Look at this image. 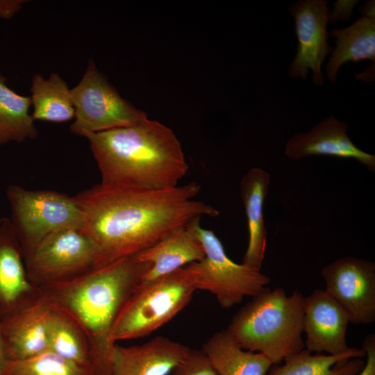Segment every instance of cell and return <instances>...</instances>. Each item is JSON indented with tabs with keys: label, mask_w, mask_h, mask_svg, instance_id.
<instances>
[{
	"label": "cell",
	"mask_w": 375,
	"mask_h": 375,
	"mask_svg": "<svg viewBox=\"0 0 375 375\" xmlns=\"http://www.w3.org/2000/svg\"><path fill=\"white\" fill-rule=\"evenodd\" d=\"M201 190L195 181L165 189L99 183L74 196L85 217L82 231L97 247L94 269L140 253L197 218L218 216L194 199Z\"/></svg>",
	"instance_id": "6da1fadb"
},
{
	"label": "cell",
	"mask_w": 375,
	"mask_h": 375,
	"mask_svg": "<svg viewBox=\"0 0 375 375\" xmlns=\"http://www.w3.org/2000/svg\"><path fill=\"white\" fill-rule=\"evenodd\" d=\"M151 266L135 254L74 279L38 288L40 297L50 306L72 318L84 332L94 375H112L115 345L110 340L112 329Z\"/></svg>",
	"instance_id": "7a4b0ae2"
},
{
	"label": "cell",
	"mask_w": 375,
	"mask_h": 375,
	"mask_svg": "<svg viewBox=\"0 0 375 375\" xmlns=\"http://www.w3.org/2000/svg\"><path fill=\"white\" fill-rule=\"evenodd\" d=\"M83 137L101 174V184L144 189L178 185L189 170L173 131L148 118L131 126Z\"/></svg>",
	"instance_id": "3957f363"
},
{
	"label": "cell",
	"mask_w": 375,
	"mask_h": 375,
	"mask_svg": "<svg viewBox=\"0 0 375 375\" xmlns=\"http://www.w3.org/2000/svg\"><path fill=\"white\" fill-rule=\"evenodd\" d=\"M303 294L265 288L232 317L226 329L244 350L261 353L278 364L305 347Z\"/></svg>",
	"instance_id": "277c9868"
},
{
	"label": "cell",
	"mask_w": 375,
	"mask_h": 375,
	"mask_svg": "<svg viewBox=\"0 0 375 375\" xmlns=\"http://www.w3.org/2000/svg\"><path fill=\"white\" fill-rule=\"evenodd\" d=\"M196 291L185 267L140 283L121 309L110 333L114 344L151 334L184 309Z\"/></svg>",
	"instance_id": "5b68a950"
},
{
	"label": "cell",
	"mask_w": 375,
	"mask_h": 375,
	"mask_svg": "<svg viewBox=\"0 0 375 375\" xmlns=\"http://www.w3.org/2000/svg\"><path fill=\"white\" fill-rule=\"evenodd\" d=\"M12 231L23 257L51 234L64 228L83 230L85 217L74 197L48 190H32L17 185L7 188Z\"/></svg>",
	"instance_id": "8992f818"
},
{
	"label": "cell",
	"mask_w": 375,
	"mask_h": 375,
	"mask_svg": "<svg viewBox=\"0 0 375 375\" xmlns=\"http://www.w3.org/2000/svg\"><path fill=\"white\" fill-rule=\"evenodd\" d=\"M199 222L195 228L205 256L185 266L196 290L210 292L221 307L230 308L244 297H253L267 288L270 281L267 275L260 269L232 260L217 236L212 231L201 228Z\"/></svg>",
	"instance_id": "52a82bcc"
},
{
	"label": "cell",
	"mask_w": 375,
	"mask_h": 375,
	"mask_svg": "<svg viewBox=\"0 0 375 375\" xmlns=\"http://www.w3.org/2000/svg\"><path fill=\"white\" fill-rule=\"evenodd\" d=\"M70 94L75 109L70 131L78 135L131 126L147 119L146 112L119 95L92 60Z\"/></svg>",
	"instance_id": "ba28073f"
},
{
	"label": "cell",
	"mask_w": 375,
	"mask_h": 375,
	"mask_svg": "<svg viewBox=\"0 0 375 375\" xmlns=\"http://www.w3.org/2000/svg\"><path fill=\"white\" fill-rule=\"evenodd\" d=\"M97 247L82 230L64 228L44 239L24 257L36 287L67 281L94 269Z\"/></svg>",
	"instance_id": "9c48e42d"
},
{
	"label": "cell",
	"mask_w": 375,
	"mask_h": 375,
	"mask_svg": "<svg viewBox=\"0 0 375 375\" xmlns=\"http://www.w3.org/2000/svg\"><path fill=\"white\" fill-rule=\"evenodd\" d=\"M330 294L347 312L350 323L375 322V264L353 256L338 258L322 267Z\"/></svg>",
	"instance_id": "30bf717a"
},
{
	"label": "cell",
	"mask_w": 375,
	"mask_h": 375,
	"mask_svg": "<svg viewBox=\"0 0 375 375\" xmlns=\"http://www.w3.org/2000/svg\"><path fill=\"white\" fill-rule=\"evenodd\" d=\"M288 10L294 20L298 40L297 53L288 68L292 78L305 80L310 70L312 80L317 86L324 85L322 65L333 48L329 46L326 31L330 19L326 0H299Z\"/></svg>",
	"instance_id": "8fae6325"
},
{
	"label": "cell",
	"mask_w": 375,
	"mask_h": 375,
	"mask_svg": "<svg viewBox=\"0 0 375 375\" xmlns=\"http://www.w3.org/2000/svg\"><path fill=\"white\" fill-rule=\"evenodd\" d=\"M350 323L346 310L325 290L315 289L303 299V332L306 349L339 355L349 349L346 335Z\"/></svg>",
	"instance_id": "7c38bea8"
},
{
	"label": "cell",
	"mask_w": 375,
	"mask_h": 375,
	"mask_svg": "<svg viewBox=\"0 0 375 375\" xmlns=\"http://www.w3.org/2000/svg\"><path fill=\"white\" fill-rule=\"evenodd\" d=\"M40 297L28 279L21 246L9 218H0V322Z\"/></svg>",
	"instance_id": "4fadbf2b"
},
{
	"label": "cell",
	"mask_w": 375,
	"mask_h": 375,
	"mask_svg": "<svg viewBox=\"0 0 375 375\" xmlns=\"http://www.w3.org/2000/svg\"><path fill=\"white\" fill-rule=\"evenodd\" d=\"M348 125L344 121L330 116L312 129L298 133L286 143L285 155L292 160L312 156H329L353 159L375 172V156L359 149L347 135Z\"/></svg>",
	"instance_id": "5bb4252c"
},
{
	"label": "cell",
	"mask_w": 375,
	"mask_h": 375,
	"mask_svg": "<svg viewBox=\"0 0 375 375\" xmlns=\"http://www.w3.org/2000/svg\"><path fill=\"white\" fill-rule=\"evenodd\" d=\"M190 347L165 336L140 345L115 344L112 375H169L188 353Z\"/></svg>",
	"instance_id": "9a60e30c"
},
{
	"label": "cell",
	"mask_w": 375,
	"mask_h": 375,
	"mask_svg": "<svg viewBox=\"0 0 375 375\" xmlns=\"http://www.w3.org/2000/svg\"><path fill=\"white\" fill-rule=\"evenodd\" d=\"M51 307L41 297L0 322V332L10 360L27 359L49 351Z\"/></svg>",
	"instance_id": "2e32d148"
},
{
	"label": "cell",
	"mask_w": 375,
	"mask_h": 375,
	"mask_svg": "<svg viewBox=\"0 0 375 375\" xmlns=\"http://www.w3.org/2000/svg\"><path fill=\"white\" fill-rule=\"evenodd\" d=\"M200 219L178 228L137 254L140 260L151 264L141 283L152 281L204 258V249L195 228Z\"/></svg>",
	"instance_id": "e0dca14e"
},
{
	"label": "cell",
	"mask_w": 375,
	"mask_h": 375,
	"mask_svg": "<svg viewBox=\"0 0 375 375\" xmlns=\"http://www.w3.org/2000/svg\"><path fill=\"white\" fill-rule=\"evenodd\" d=\"M362 16L348 27L331 30L335 39L326 66V74L332 83L336 81L340 67L347 62L369 60L375 64V3L366 2L359 8Z\"/></svg>",
	"instance_id": "ac0fdd59"
},
{
	"label": "cell",
	"mask_w": 375,
	"mask_h": 375,
	"mask_svg": "<svg viewBox=\"0 0 375 375\" xmlns=\"http://www.w3.org/2000/svg\"><path fill=\"white\" fill-rule=\"evenodd\" d=\"M270 178L267 172L253 167L242 176L240 185L249 234L248 245L242 263L258 269H261L266 252L267 230L263 205Z\"/></svg>",
	"instance_id": "d6986e66"
},
{
	"label": "cell",
	"mask_w": 375,
	"mask_h": 375,
	"mask_svg": "<svg viewBox=\"0 0 375 375\" xmlns=\"http://www.w3.org/2000/svg\"><path fill=\"white\" fill-rule=\"evenodd\" d=\"M365 356L362 348L350 347L334 356L312 354L303 349L284 359L282 365L273 364L266 375H358L365 366Z\"/></svg>",
	"instance_id": "ffe728a7"
},
{
	"label": "cell",
	"mask_w": 375,
	"mask_h": 375,
	"mask_svg": "<svg viewBox=\"0 0 375 375\" xmlns=\"http://www.w3.org/2000/svg\"><path fill=\"white\" fill-rule=\"evenodd\" d=\"M202 350L218 375H266L273 365L265 355L243 349L226 329L214 333Z\"/></svg>",
	"instance_id": "44dd1931"
},
{
	"label": "cell",
	"mask_w": 375,
	"mask_h": 375,
	"mask_svg": "<svg viewBox=\"0 0 375 375\" xmlns=\"http://www.w3.org/2000/svg\"><path fill=\"white\" fill-rule=\"evenodd\" d=\"M31 92L33 108L31 116L34 121L61 123L74 118L70 89L58 74H51L48 79L35 74Z\"/></svg>",
	"instance_id": "7402d4cb"
},
{
	"label": "cell",
	"mask_w": 375,
	"mask_h": 375,
	"mask_svg": "<svg viewBox=\"0 0 375 375\" xmlns=\"http://www.w3.org/2000/svg\"><path fill=\"white\" fill-rule=\"evenodd\" d=\"M31 106L30 97L16 93L0 76V145L37 138L38 130L29 113Z\"/></svg>",
	"instance_id": "603a6c76"
},
{
	"label": "cell",
	"mask_w": 375,
	"mask_h": 375,
	"mask_svg": "<svg viewBox=\"0 0 375 375\" xmlns=\"http://www.w3.org/2000/svg\"><path fill=\"white\" fill-rule=\"evenodd\" d=\"M50 307L49 351L78 365L92 369L89 344L81 328L67 314Z\"/></svg>",
	"instance_id": "cb8c5ba5"
},
{
	"label": "cell",
	"mask_w": 375,
	"mask_h": 375,
	"mask_svg": "<svg viewBox=\"0 0 375 375\" xmlns=\"http://www.w3.org/2000/svg\"><path fill=\"white\" fill-rule=\"evenodd\" d=\"M4 375H94L81 366L50 351L20 360H9Z\"/></svg>",
	"instance_id": "d4e9b609"
},
{
	"label": "cell",
	"mask_w": 375,
	"mask_h": 375,
	"mask_svg": "<svg viewBox=\"0 0 375 375\" xmlns=\"http://www.w3.org/2000/svg\"><path fill=\"white\" fill-rule=\"evenodd\" d=\"M172 375H218L203 350L190 349Z\"/></svg>",
	"instance_id": "484cf974"
},
{
	"label": "cell",
	"mask_w": 375,
	"mask_h": 375,
	"mask_svg": "<svg viewBox=\"0 0 375 375\" xmlns=\"http://www.w3.org/2000/svg\"><path fill=\"white\" fill-rule=\"evenodd\" d=\"M362 349L366 361L362 370L358 375H375V334L370 333L365 339Z\"/></svg>",
	"instance_id": "4316f807"
},
{
	"label": "cell",
	"mask_w": 375,
	"mask_h": 375,
	"mask_svg": "<svg viewBox=\"0 0 375 375\" xmlns=\"http://www.w3.org/2000/svg\"><path fill=\"white\" fill-rule=\"evenodd\" d=\"M25 2L24 0H0V18L4 19L11 18Z\"/></svg>",
	"instance_id": "83f0119b"
},
{
	"label": "cell",
	"mask_w": 375,
	"mask_h": 375,
	"mask_svg": "<svg viewBox=\"0 0 375 375\" xmlns=\"http://www.w3.org/2000/svg\"><path fill=\"white\" fill-rule=\"evenodd\" d=\"M10 360L0 332V375H4L8 362Z\"/></svg>",
	"instance_id": "f1b7e54d"
}]
</instances>
